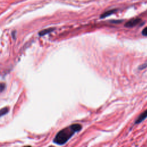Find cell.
Returning a JSON list of instances; mask_svg holds the SVG:
<instances>
[{"label": "cell", "mask_w": 147, "mask_h": 147, "mask_svg": "<svg viewBox=\"0 0 147 147\" xmlns=\"http://www.w3.org/2000/svg\"><path fill=\"white\" fill-rule=\"evenodd\" d=\"M76 133L72 125L65 127L59 131L53 139V142L57 145H63L67 142Z\"/></svg>", "instance_id": "1"}, {"label": "cell", "mask_w": 147, "mask_h": 147, "mask_svg": "<svg viewBox=\"0 0 147 147\" xmlns=\"http://www.w3.org/2000/svg\"><path fill=\"white\" fill-rule=\"evenodd\" d=\"M141 21V20L139 18H134L130 20H129L127 22H126L125 24V26L127 28H132L137 25H138L140 22Z\"/></svg>", "instance_id": "2"}, {"label": "cell", "mask_w": 147, "mask_h": 147, "mask_svg": "<svg viewBox=\"0 0 147 147\" xmlns=\"http://www.w3.org/2000/svg\"><path fill=\"white\" fill-rule=\"evenodd\" d=\"M146 118H147V110H146L145 111H144L142 113H141L138 116V117L137 118V119L135 122V124H138V123L141 122Z\"/></svg>", "instance_id": "3"}, {"label": "cell", "mask_w": 147, "mask_h": 147, "mask_svg": "<svg viewBox=\"0 0 147 147\" xmlns=\"http://www.w3.org/2000/svg\"><path fill=\"white\" fill-rule=\"evenodd\" d=\"M117 9H111V10H107V11H105L104 13H103L100 16V18H105L110 15H111L112 14L114 13L115 12L117 11Z\"/></svg>", "instance_id": "4"}, {"label": "cell", "mask_w": 147, "mask_h": 147, "mask_svg": "<svg viewBox=\"0 0 147 147\" xmlns=\"http://www.w3.org/2000/svg\"><path fill=\"white\" fill-rule=\"evenodd\" d=\"M53 30H54L53 28H49V29H44V30H43L40 32L39 34H40V36H43V35H45V34H47V33H50L51 32L53 31Z\"/></svg>", "instance_id": "5"}, {"label": "cell", "mask_w": 147, "mask_h": 147, "mask_svg": "<svg viewBox=\"0 0 147 147\" xmlns=\"http://www.w3.org/2000/svg\"><path fill=\"white\" fill-rule=\"evenodd\" d=\"M8 111H9V108L7 107L1 109L0 110V117L6 114H7L8 113Z\"/></svg>", "instance_id": "6"}, {"label": "cell", "mask_w": 147, "mask_h": 147, "mask_svg": "<svg viewBox=\"0 0 147 147\" xmlns=\"http://www.w3.org/2000/svg\"><path fill=\"white\" fill-rule=\"evenodd\" d=\"M5 88V84L4 83H0V92L4 90Z\"/></svg>", "instance_id": "7"}, {"label": "cell", "mask_w": 147, "mask_h": 147, "mask_svg": "<svg viewBox=\"0 0 147 147\" xmlns=\"http://www.w3.org/2000/svg\"><path fill=\"white\" fill-rule=\"evenodd\" d=\"M142 34L144 36H147V26L143 29V30L142 31Z\"/></svg>", "instance_id": "8"}, {"label": "cell", "mask_w": 147, "mask_h": 147, "mask_svg": "<svg viewBox=\"0 0 147 147\" xmlns=\"http://www.w3.org/2000/svg\"><path fill=\"white\" fill-rule=\"evenodd\" d=\"M146 67H147V63H145V64H143L142 65L140 66L139 68L141 69H144Z\"/></svg>", "instance_id": "9"}]
</instances>
